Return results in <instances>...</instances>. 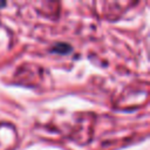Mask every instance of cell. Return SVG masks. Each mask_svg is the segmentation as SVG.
<instances>
[{
  "label": "cell",
  "instance_id": "6da1fadb",
  "mask_svg": "<svg viewBox=\"0 0 150 150\" xmlns=\"http://www.w3.org/2000/svg\"><path fill=\"white\" fill-rule=\"evenodd\" d=\"M53 50H55V52H59V53H68V52H70L71 50V48H70V46L69 45H66V43H59V45H56L55 46V48L53 49Z\"/></svg>",
  "mask_w": 150,
  "mask_h": 150
},
{
  "label": "cell",
  "instance_id": "7a4b0ae2",
  "mask_svg": "<svg viewBox=\"0 0 150 150\" xmlns=\"http://www.w3.org/2000/svg\"><path fill=\"white\" fill-rule=\"evenodd\" d=\"M0 6H5V2H0Z\"/></svg>",
  "mask_w": 150,
  "mask_h": 150
}]
</instances>
